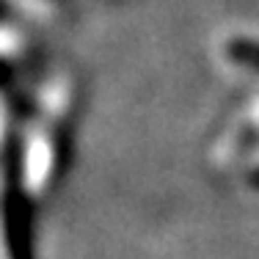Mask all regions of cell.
Segmentation results:
<instances>
[{
    "label": "cell",
    "instance_id": "cell-1",
    "mask_svg": "<svg viewBox=\"0 0 259 259\" xmlns=\"http://www.w3.org/2000/svg\"><path fill=\"white\" fill-rule=\"evenodd\" d=\"M75 110L77 83L69 72L58 69L36 85L20 121V146H17L20 207L28 209L45 201L61 180Z\"/></svg>",
    "mask_w": 259,
    "mask_h": 259
},
{
    "label": "cell",
    "instance_id": "cell-2",
    "mask_svg": "<svg viewBox=\"0 0 259 259\" xmlns=\"http://www.w3.org/2000/svg\"><path fill=\"white\" fill-rule=\"evenodd\" d=\"M248 157H254L248 168L259 165V91L240 105L212 144V160L221 168H240Z\"/></svg>",
    "mask_w": 259,
    "mask_h": 259
},
{
    "label": "cell",
    "instance_id": "cell-3",
    "mask_svg": "<svg viewBox=\"0 0 259 259\" xmlns=\"http://www.w3.org/2000/svg\"><path fill=\"white\" fill-rule=\"evenodd\" d=\"M218 58L226 72L259 83V39L245 33L226 36L218 45Z\"/></svg>",
    "mask_w": 259,
    "mask_h": 259
},
{
    "label": "cell",
    "instance_id": "cell-4",
    "mask_svg": "<svg viewBox=\"0 0 259 259\" xmlns=\"http://www.w3.org/2000/svg\"><path fill=\"white\" fill-rule=\"evenodd\" d=\"M64 0H20V9H25L28 14L33 17H50V14H58Z\"/></svg>",
    "mask_w": 259,
    "mask_h": 259
},
{
    "label": "cell",
    "instance_id": "cell-5",
    "mask_svg": "<svg viewBox=\"0 0 259 259\" xmlns=\"http://www.w3.org/2000/svg\"><path fill=\"white\" fill-rule=\"evenodd\" d=\"M245 185H248L251 190H259V165H254V168H245Z\"/></svg>",
    "mask_w": 259,
    "mask_h": 259
}]
</instances>
